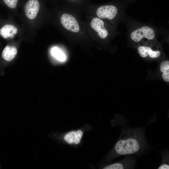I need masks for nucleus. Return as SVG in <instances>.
<instances>
[{
	"mask_svg": "<svg viewBox=\"0 0 169 169\" xmlns=\"http://www.w3.org/2000/svg\"></svg>",
	"mask_w": 169,
	"mask_h": 169,
	"instance_id": "dca6fc26",
	"label": "nucleus"
},
{
	"mask_svg": "<svg viewBox=\"0 0 169 169\" xmlns=\"http://www.w3.org/2000/svg\"><path fill=\"white\" fill-rule=\"evenodd\" d=\"M134 160L131 157L125 158L119 162L108 165L104 169H123L130 168L133 165Z\"/></svg>",
	"mask_w": 169,
	"mask_h": 169,
	"instance_id": "0eeeda50",
	"label": "nucleus"
},
{
	"mask_svg": "<svg viewBox=\"0 0 169 169\" xmlns=\"http://www.w3.org/2000/svg\"><path fill=\"white\" fill-rule=\"evenodd\" d=\"M158 169H169V165L168 164H162L158 168Z\"/></svg>",
	"mask_w": 169,
	"mask_h": 169,
	"instance_id": "2eb2a0df",
	"label": "nucleus"
},
{
	"mask_svg": "<svg viewBox=\"0 0 169 169\" xmlns=\"http://www.w3.org/2000/svg\"><path fill=\"white\" fill-rule=\"evenodd\" d=\"M51 53L53 56L59 62H64L66 59L65 54L57 47L53 48L51 49Z\"/></svg>",
	"mask_w": 169,
	"mask_h": 169,
	"instance_id": "ddd939ff",
	"label": "nucleus"
},
{
	"mask_svg": "<svg viewBox=\"0 0 169 169\" xmlns=\"http://www.w3.org/2000/svg\"><path fill=\"white\" fill-rule=\"evenodd\" d=\"M6 5L12 8H15L17 5L18 0H3Z\"/></svg>",
	"mask_w": 169,
	"mask_h": 169,
	"instance_id": "4468645a",
	"label": "nucleus"
},
{
	"mask_svg": "<svg viewBox=\"0 0 169 169\" xmlns=\"http://www.w3.org/2000/svg\"><path fill=\"white\" fill-rule=\"evenodd\" d=\"M160 70L162 73V77L166 82H169V61L165 60L160 65Z\"/></svg>",
	"mask_w": 169,
	"mask_h": 169,
	"instance_id": "f8f14e48",
	"label": "nucleus"
},
{
	"mask_svg": "<svg viewBox=\"0 0 169 169\" xmlns=\"http://www.w3.org/2000/svg\"><path fill=\"white\" fill-rule=\"evenodd\" d=\"M117 12L116 7L112 5H105L98 8L96 14L100 18L112 19L116 16Z\"/></svg>",
	"mask_w": 169,
	"mask_h": 169,
	"instance_id": "20e7f679",
	"label": "nucleus"
},
{
	"mask_svg": "<svg viewBox=\"0 0 169 169\" xmlns=\"http://www.w3.org/2000/svg\"><path fill=\"white\" fill-rule=\"evenodd\" d=\"M17 32V28L14 26L6 24L0 29V35L4 38H13Z\"/></svg>",
	"mask_w": 169,
	"mask_h": 169,
	"instance_id": "9d476101",
	"label": "nucleus"
},
{
	"mask_svg": "<svg viewBox=\"0 0 169 169\" xmlns=\"http://www.w3.org/2000/svg\"><path fill=\"white\" fill-rule=\"evenodd\" d=\"M155 36L154 30L147 26H143L135 30L131 33L130 35L131 39L136 42L140 41L143 38L149 40L153 39Z\"/></svg>",
	"mask_w": 169,
	"mask_h": 169,
	"instance_id": "f03ea898",
	"label": "nucleus"
},
{
	"mask_svg": "<svg viewBox=\"0 0 169 169\" xmlns=\"http://www.w3.org/2000/svg\"><path fill=\"white\" fill-rule=\"evenodd\" d=\"M83 134L82 131L80 130L72 131L67 133L65 136L64 139L68 143L78 144L80 142Z\"/></svg>",
	"mask_w": 169,
	"mask_h": 169,
	"instance_id": "1a4fd4ad",
	"label": "nucleus"
},
{
	"mask_svg": "<svg viewBox=\"0 0 169 169\" xmlns=\"http://www.w3.org/2000/svg\"><path fill=\"white\" fill-rule=\"evenodd\" d=\"M146 141L141 129H125L114 149L117 156L137 154L145 149Z\"/></svg>",
	"mask_w": 169,
	"mask_h": 169,
	"instance_id": "f257e3e1",
	"label": "nucleus"
},
{
	"mask_svg": "<svg viewBox=\"0 0 169 169\" xmlns=\"http://www.w3.org/2000/svg\"><path fill=\"white\" fill-rule=\"evenodd\" d=\"M138 52L142 57L145 58L149 56L151 58H156L161 55L159 51H153L149 47L140 46L137 49Z\"/></svg>",
	"mask_w": 169,
	"mask_h": 169,
	"instance_id": "6e6552de",
	"label": "nucleus"
},
{
	"mask_svg": "<svg viewBox=\"0 0 169 169\" xmlns=\"http://www.w3.org/2000/svg\"><path fill=\"white\" fill-rule=\"evenodd\" d=\"M60 22L63 26L69 31L78 32L79 30L78 22L74 17L71 15L63 14L61 17Z\"/></svg>",
	"mask_w": 169,
	"mask_h": 169,
	"instance_id": "7ed1b4c3",
	"label": "nucleus"
},
{
	"mask_svg": "<svg viewBox=\"0 0 169 169\" xmlns=\"http://www.w3.org/2000/svg\"><path fill=\"white\" fill-rule=\"evenodd\" d=\"M90 25L91 27L97 32L99 36L102 38H105L108 36V32L104 26V23L101 19L95 18L92 19Z\"/></svg>",
	"mask_w": 169,
	"mask_h": 169,
	"instance_id": "423d86ee",
	"label": "nucleus"
},
{
	"mask_svg": "<svg viewBox=\"0 0 169 169\" xmlns=\"http://www.w3.org/2000/svg\"><path fill=\"white\" fill-rule=\"evenodd\" d=\"M17 53V50L15 47L6 46L2 54V58L7 61H10L15 57Z\"/></svg>",
	"mask_w": 169,
	"mask_h": 169,
	"instance_id": "9b49d317",
	"label": "nucleus"
},
{
	"mask_svg": "<svg viewBox=\"0 0 169 169\" xmlns=\"http://www.w3.org/2000/svg\"><path fill=\"white\" fill-rule=\"evenodd\" d=\"M39 7L38 0H29L24 7L26 15L29 19H34L36 16Z\"/></svg>",
	"mask_w": 169,
	"mask_h": 169,
	"instance_id": "39448f33",
	"label": "nucleus"
}]
</instances>
